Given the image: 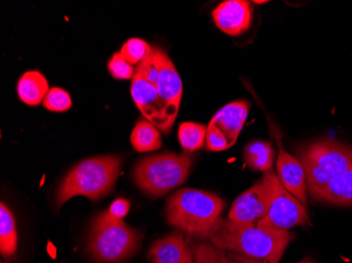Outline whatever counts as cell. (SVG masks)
<instances>
[{
    "label": "cell",
    "instance_id": "obj_3",
    "mask_svg": "<svg viewBox=\"0 0 352 263\" xmlns=\"http://www.w3.org/2000/svg\"><path fill=\"white\" fill-rule=\"evenodd\" d=\"M120 167L122 159L113 155L98 156L79 162L59 185L55 197L57 209L76 196L92 201L102 198L113 190Z\"/></svg>",
    "mask_w": 352,
    "mask_h": 263
},
{
    "label": "cell",
    "instance_id": "obj_26",
    "mask_svg": "<svg viewBox=\"0 0 352 263\" xmlns=\"http://www.w3.org/2000/svg\"><path fill=\"white\" fill-rule=\"evenodd\" d=\"M130 211V203L126 199L118 198L111 203L110 207L107 209V216L113 220L124 221V217Z\"/></svg>",
    "mask_w": 352,
    "mask_h": 263
},
{
    "label": "cell",
    "instance_id": "obj_5",
    "mask_svg": "<svg viewBox=\"0 0 352 263\" xmlns=\"http://www.w3.org/2000/svg\"><path fill=\"white\" fill-rule=\"evenodd\" d=\"M192 161L193 158L187 153L149 156L136 164L134 180L142 192L162 197L185 183Z\"/></svg>",
    "mask_w": 352,
    "mask_h": 263
},
{
    "label": "cell",
    "instance_id": "obj_11",
    "mask_svg": "<svg viewBox=\"0 0 352 263\" xmlns=\"http://www.w3.org/2000/svg\"><path fill=\"white\" fill-rule=\"evenodd\" d=\"M278 153L276 159V176L283 187L307 207V178L300 160L285 151L278 137Z\"/></svg>",
    "mask_w": 352,
    "mask_h": 263
},
{
    "label": "cell",
    "instance_id": "obj_19",
    "mask_svg": "<svg viewBox=\"0 0 352 263\" xmlns=\"http://www.w3.org/2000/svg\"><path fill=\"white\" fill-rule=\"evenodd\" d=\"M17 250V231L13 214L9 207L0 205V253L3 257H11Z\"/></svg>",
    "mask_w": 352,
    "mask_h": 263
},
{
    "label": "cell",
    "instance_id": "obj_12",
    "mask_svg": "<svg viewBox=\"0 0 352 263\" xmlns=\"http://www.w3.org/2000/svg\"><path fill=\"white\" fill-rule=\"evenodd\" d=\"M252 15V5L246 0H227L212 13L217 27L230 36H239L248 31Z\"/></svg>",
    "mask_w": 352,
    "mask_h": 263
},
{
    "label": "cell",
    "instance_id": "obj_20",
    "mask_svg": "<svg viewBox=\"0 0 352 263\" xmlns=\"http://www.w3.org/2000/svg\"><path fill=\"white\" fill-rule=\"evenodd\" d=\"M206 135L207 126L204 124L184 122L179 126V144L187 152H195L204 148L206 144Z\"/></svg>",
    "mask_w": 352,
    "mask_h": 263
},
{
    "label": "cell",
    "instance_id": "obj_15",
    "mask_svg": "<svg viewBox=\"0 0 352 263\" xmlns=\"http://www.w3.org/2000/svg\"><path fill=\"white\" fill-rule=\"evenodd\" d=\"M312 198L342 207H352V167L334 177Z\"/></svg>",
    "mask_w": 352,
    "mask_h": 263
},
{
    "label": "cell",
    "instance_id": "obj_18",
    "mask_svg": "<svg viewBox=\"0 0 352 263\" xmlns=\"http://www.w3.org/2000/svg\"><path fill=\"white\" fill-rule=\"evenodd\" d=\"M131 144L140 153L158 150L162 146L161 133L149 120H140L132 132Z\"/></svg>",
    "mask_w": 352,
    "mask_h": 263
},
{
    "label": "cell",
    "instance_id": "obj_23",
    "mask_svg": "<svg viewBox=\"0 0 352 263\" xmlns=\"http://www.w3.org/2000/svg\"><path fill=\"white\" fill-rule=\"evenodd\" d=\"M43 106L51 112H66L72 106L68 92L60 88H52L43 102Z\"/></svg>",
    "mask_w": 352,
    "mask_h": 263
},
{
    "label": "cell",
    "instance_id": "obj_16",
    "mask_svg": "<svg viewBox=\"0 0 352 263\" xmlns=\"http://www.w3.org/2000/svg\"><path fill=\"white\" fill-rule=\"evenodd\" d=\"M47 79L38 71L25 72L17 84V93L21 102L28 106H38L49 93Z\"/></svg>",
    "mask_w": 352,
    "mask_h": 263
},
{
    "label": "cell",
    "instance_id": "obj_24",
    "mask_svg": "<svg viewBox=\"0 0 352 263\" xmlns=\"http://www.w3.org/2000/svg\"><path fill=\"white\" fill-rule=\"evenodd\" d=\"M109 72L114 78L126 80L133 78L136 69L128 62L120 53H116L108 63Z\"/></svg>",
    "mask_w": 352,
    "mask_h": 263
},
{
    "label": "cell",
    "instance_id": "obj_30",
    "mask_svg": "<svg viewBox=\"0 0 352 263\" xmlns=\"http://www.w3.org/2000/svg\"><path fill=\"white\" fill-rule=\"evenodd\" d=\"M3 263H5V262H3ZM8 263V262H7Z\"/></svg>",
    "mask_w": 352,
    "mask_h": 263
},
{
    "label": "cell",
    "instance_id": "obj_9",
    "mask_svg": "<svg viewBox=\"0 0 352 263\" xmlns=\"http://www.w3.org/2000/svg\"><path fill=\"white\" fill-rule=\"evenodd\" d=\"M131 95L144 117L163 130L164 133H170L173 126L168 118L165 104L162 102L156 87L146 78L145 70L142 65L136 68L135 74L132 78Z\"/></svg>",
    "mask_w": 352,
    "mask_h": 263
},
{
    "label": "cell",
    "instance_id": "obj_28",
    "mask_svg": "<svg viewBox=\"0 0 352 263\" xmlns=\"http://www.w3.org/2000/svg\"><path fill=\"white\" fill-rule=\"evenodd\" d=\"M296 263H316L314 260H312L311 258H309V257H307V258L302 259V261H300V262Z\"/></svg>",
    "mask_w": 352,
    "mask_h": 263
},
{
    "label": "cell",
    "instance_id": "obj_1",
    "mask_svg": "<svg viewBox=\"0 0 352 263\" xmlns=\"http://www.w3.org/2000/svg\"><path fill=\"white\" fill-rule=\"evenodd\" d=\"M296 235L263 229L258 225L237 223L229 219H217L208 239L217 248L265 263H278L287 247Z\"/></svg>",
    "mask_w": 352,
    "mask_h": 263
},
{
    "label": "cell",
    "instance_id": "obj_6",
    "mask_svg": "<svg viewBox=\"0 0 352 263\" xmlns=\"http://www.w3.org/2000/svg\"><path fill=\"white\" fill-rule=\"evenodd\" d=\"M142 235L124 221L109 218L102 211L95 217L88 239V251L98 263H120L135 253Z\"/></svg>",
    "mask_w": 352,
    "mask_h": 263
},
{
    "label": "cell",
    "instance_id": "obj_17",
    "mask_svg": "<svg viewBox=\"0 0 352 263\" xmlns=\"http://www.w3.org/2000/svg\"><path fill=\"white\" fill-rule=\"evenodd\" d=\"M276 154L270 142L254 140L245 148V163L253 171L267 172L272 169Z\"/></svg>",
    "mask_w": 352,
    "mask_h": 263
},
{
    "label": "cell",
    "instance_id": "obj_10",
    "mask_svg": "<svg viewBox=\"0 0 352 263\" xmlns=\"http://www.w3.org/2000/svg\"><path fill=\"white\" fill-rule=\"evenodd\" d=\"M157 52L160 57V74L155 84L156 90L165 104L169 122L173 126L181 106L183 84L179 72L167 53L160 47H157Z\"/></svg>",
    "mask_w": 352,
    "mask_h": 263
},
{
    "label": "cell",
    "instance_id": "obj_21",
    "mask_svg": "<svg viewBox=\"0 0 352 263\" xmlns=\"http://www.w3.org/2000/svg\"><path fill=\"white\" fill-rule=\"evenodd\" d=\"M153 47L146 41L140 38H131L122 45L120 55L132 65H138L144 62L152 54Z\"/></svg>",
    "mask_w": 352,
    "mask_h": 263
},
{
    "label": "cell",
    "instance_id": "obj_29",
    "mask_svg": "<svg viewBox=\"0 0 352 263\" xmlns=\"http://www.w3.org/2000/svg\"><path fill=\"white\" fill-rule=\"evenodd\" d=\"M253 3H258V5H262V3H267L266 0L265 1H253Z\"/></svg>",
    "mask_w": 352,
    "mask_h": 263
},
{
    "label": "cell",
    "instance_id": "obj_8",
    "mask_svg": "<svg viewBox=\"0 0 352 263\" xmlns=\"http://www.w3.org/2000/svg\"><path fill=\"white\" fill-rule=\"evenodd\" d=\"M307 223H309V216L306 207L283 187L276 176L270 209L266 216L261 219L256 225L263 229L286 232L292 227Z\"/></svg>",
    "mask_w": 352,
    "mask_h": 263
},
{
    "label": "cell",
    "instance_id": "obj_13",
    "mask_svg": "<svg viewBox=\"0 0 352 263\" xmlns=\"http://www.w3.org/2000/svg\"><path fill=\"white\" fill-rule=\"evenodd\" d=\"M148 258L152 263H195V252L191 243L176 232L156 240Z\"/></svg>",
    "mask_w": 352,
    "mask_h": 263
},
{
    "label": "cell",
    "instance_id": "obj_2",
    "mask_svg": "<svg viewBox=\"0 0 352 263\" xmlns=\"http://www.w3.org/2000/svg\"><path fill=\"white\" fill-rule=\"evenodd\" d=\"M223 207L225 203L219 196L186 187L170 196L166 215L172 227L188 236L205 240Z\"/></svg>",
    "mask_w": 352,
    "mask_h": 263
},
{
    "label": "cell",
    "instance_id": "obj_27",
    "mask_svg": "<svg viewBox=\"0 0 352 263\" xmlns=\"http://www.w3.org/2000/svg\"><path fill=\"white\" fill-rule=\"evenodd\" d=\"M225 257H226V263H265L258 259L250 258V257L243 256L232 252H225Z\"/></svg>",
    "mask_w": 352,
    "mask_h": 263
},
{
    "label": "cell",
    "instance_id": "obj_4",
    "mask_svg": "<svg viewBox=\"0 0 352 263\" xmlns=\"http://www.w3.org/2000/svg\"><path fill=\"white\" fill-rule=\"evenodd\" d=\"M305 170L308 191L314 197L318 191L352 167V148L332 139L318 140L298 152Z\"/></svg>",
    "mask_w": 352,
    "mask_h": 263
},
{
    "label": "cell",
    "instance_id": "obj_7",
    "mask_svg": "<svg viewBox=\"0 0 352 263\" xmlns=\"http://www.w3.org/2000/svg\"><path fill=\"white\" fill-rule=\"evenodd\" d=\"M276 179L274 170L265 172L260 181L235 199L229 211V220L256 225L264 218L270 209Z\"/></svg>",
    "mask_w": 352,
    "mask_h": 263
},
{
    "label": "cell",
    "instance_id": "obj_25",
    "mask_svg": "<svg viewBox=\"0 0 352 263\" xmlns=\"http://www.w3.org/2000/svg\"><path fill=\"white\" fill-rule=\"evenodd\" d=\"M206 146L208 151L219 152L231 148L228 138L223 135L219 128L213 124H209L207 126V135H206Z\"/></svg>",
    "mask_w": 352,
    "mask_h": 263
},
{
    "label": "cell",
    "instance_id": "obj_14",
    "mask_svg": "<svg viewBox=\"0 0 352 263\" xmlns=\"http://www.w3.org/2000/svg\"><path fill=\"white\" fill-rule=\"evenodd\" d=\"M250 104L246 100L230 102L217 111L210 124L217 126L228 138L230 146L236 142L248 117Z\"/></svg>",
    "mask_w": 352,
    "mask_h": 263
},
{
    "label": "cell",
    "instance_id": "obj_22",
    "mask_svg": "<svg viewBox=\"0 0 352 263\" xmlns=\"http://www.w3.org/2000/svg\"><path fill=\"white\" fill-rule=\"evenodd\" d=\"M195 263H226L225 251L217 248L214 244L207 241L193 243Z\"/></svg>",
    "mask_w": 352,
    "mask_h": 263
}]
</instances>
